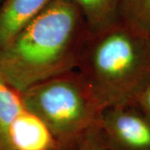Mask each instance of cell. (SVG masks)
<instances>
[{"label":"cell","instance_id":"6da1fadb","mask_svg":"<svg viewBox=\"0 0 150 150\" xmlns=\"http://www.w3.org/2000/svg\"><path fill=\"white\" fill-rule=\"evenodd\" d=\"M88 37L78 8L69 0H54L0 48V77L22 93L77 70Z\"/></svg>","mask_w":150,"mask_h":150},{"label":"cell","instance_id":"7a4b0ae2","mask_svg":"<svg viewBox=\"0 0 150 150\" xmlns=\"http://www.w3.org/2000/svg\"><path fill=\"white\" fill-rule=\"evenodd\" d=\"M77 71L101 111L136 106L138 96L150 83V37L138 35L121 23L89 36Z\"/></svg>","mask_w":150,"mask_h":150},{"label":"cell","instance_id":"3957f363","mask_svg":"<svg viewBox=\"0 0 150 150\" xmlns=\"http://www.w3.org/2000/svg\"><path fill=\"white\" fill-rule=\"evenodd\" d=\"M20 94L24 108L47 125L60 150L76 149L102 112L77 70L40 82Z\"/></svg>","mask_w":150,"mask_h":150},{"label":"cell","instance_id":"277c9868","mask_svg":"<svg viewBox=\"0 0 150 150\" xmlns=\"http://www.w3.org/2000/svg\"><path fill=\"white\" fill-rule=\"evenodd\" d=\"M98 125L108 150H150V121L135 105L103 109Z\"/></svg>","mask_w":150,"mask_h":150},{"label":"cell","instance_id":"5b68a950","mask_svg":"<svg viewBox=\"0 0 150 150\" xmlns=\"http://www.w3.org/2000/svg\"><path fill=\"white\" fill-rule=\"evenodd\" d=\"M9 140L13 150H60L47 125L26 109L11 124Z\"/></svg>","mask_w":150,"mask_h":150},{"label":"cell","instance_id":"8992f818","mask_svg":"<svg viewBox=\"0 0 150 150\" xmlns=\"http://www.w3.org/2000/svg\"><path fill=\"white\" fill-rule=\"evenodd\" d=\"M54 0H4L0 6V48L38 16Z\"/></svg>","mask_w":150,"mask_h":150},{"label":"cell","instance_id":"52a82bcc","mask_svg":"<svg viewBox=\"0 0 150 150\" xmlns=\"http://www.w3.org/2000/svg\"><path fill=\"white\" fill-rule=\"evenodd\" d=\"M79 10L89 36L120 23L119 0H69Z\"/></svg>","mask_w":150,"mask_h":150},{"label":"cell","instance_id":"ba28073f","mask_svg":"<svg viewBox=\"0 0 150 150\" xmlns=\"http://www.w3.org/2000/svg\"><path fill=\"white\" fill-rule=\"evenodd\" d=\"M24 109L20 93L0 77V144L4 150H13L9 129L13 121Z\"/></svg>","mask_w":150,"mask_h":150},{"label":"cell","instance_id":"9c48e42d","mask_svg":"<svg viewBox=\"0 0 150 150\" xmlns=\"http://www.w3.org/2000/svg\"><path fill=\"white\" fill-rule=\"evenodd\" d=\"M120 23L134 33L150 37V0H119Z\"/></svg>","mask_w":150,"mask_h":150},{"label":"cell","instance_id":"30bf717a","mask_svg":"<svg viewBox=\"0 0 150 150\" xmlns=\"http://www.w3.org/2000/svg\"><path fill=\"white\" fill-rule=\"evenodd\" d=\"M75 150H108L98 123L86 132Z\"/></svg>","mask_w":150,"mask_h":150},{"label":"cell","instance_id":"8fae6325","mask_svg":"<svg viewBox=\"0 0 150 150\" xmlns=\"http://www.w3.org/2000/svg\"><path fill=\"white\" fill-rule=\"evenodd\" d=\"M136 106L150 121V83L145 87L138 96Z\"/></svg>","mask_w":150,"mask_h":150},{"label":"cell","instance_id":"7c38bea8","mask_svg":"<svg viewBox=\"0 0 150 150\" xmlns=\"http://www.w3.org/2000/svg\"><path fill=\"white\" fill-rule=\"evenodd\" d=\"M0 150H4V149H3V147H2V145L0 144Z\"/></svg>","mask_w":150,"mask_h":150},{"label":"cell","instance_id":"4fadbf2b","mask_svg":"<svg viewBox=\"0 0 150 150\" xmlns=\"http://www.w3.org/2000/svg\"><path fill=\"white\" fill-rule=\"evenodd\" d=\"M1 1H2V0H0V3H1Z\"/></svg>","mask_w":150,"mask_h":150}]
</instances>
